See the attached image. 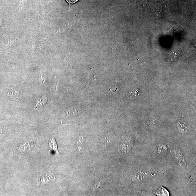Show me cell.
<instances>
[{"mask_svg":"<svg viewBox=\"0 0 196 196\" xmlns=\"http://www.w3.org/2000/svg\"><path fill=\"white\" fill-rule=\"evenodd\" d=\"M130 148V142L128 139H123L120 146V151L122 153L129 152Z\"/></svg>","mask_w":196,"mask_h":196,"instance_id":"cell-1","label":"cell"},{"mask_svg":"<svg viewBox=\"0 0 196 196\" xmlns=\"http://www.w3.org/2000/svg\"><path fill=\"white\" fill-rule=\"evenodd\" d=\"M84 135L83 133L79 134L77 140V148L79 152H81L84 150Z\"/></svg>","mask_w":196,"mask_h":196,"instance_id":"cell-2","label":"cell"},{"mask_svg":"<svg viewBox=\"0 0 196 196\" xmlns=\"http://www.w3.org/2000/svg\"><path fill=\"white\" fill-rule=\"evenodd\" d=\"M106 179L105 178H103L101 180H100V181L98 182L96 184H94V185L93 186L92 189H91V193H93L95 192L98 190L101 185L104 183L106 181Z\"/></svg>","mask_w":196,"mask_h":196,"instance_id":"cell-3","label":"cell"},{"mask_svg":"<svg viewBox=\"0 0 196 196\" xmlns=\"http://www.w3.org/2000/svg\"><path fill=\"white\" fill-rule=\"evenodd\" d=\"M139 91L137 90H135L134 91H131L129 92L128 94V96L130 99H133L134 98L137 97L139 95Z\"/></svg>","mask_w":196,"mask_h":196,"instance_id":"cell-4","label":"cell"},{"mask_svg":"<svg viewBox=\"0 0 196 196\" xmlns=\"http://www.w3.org/2000/svg\"><path fill=\"white\" fill-rule=\"evenodd\" d=\"M113 135L114 134L112 133H107L105 137V140L106 141V144H109L110 142L112 141L113 139Z\"/></svg>","mask_w":196,"mask_h":196,"instance_id":"cell-5","label":"cell"},{"mask_svg":"<svg viewBox=\"0 0 196 196\" xmlns=\"http://www.w3.org/2000/svg\"><path fill=\"white\" fill-rule=\"evenodd\" d=\"M162 14H163V11H162V8H159L156 12L155 16L157 18H159L161 17Z\"/></svg>","mask_w":196,"mask_h":196,"instance_id":"cell-6","label":"cell"},{"mask_svg":"<svg viewBox=\"0 0 196 196\" xmlns=\"http://www.w3.org/2000/svg\"><path fill=\"white\" fill-rule=\"evenodd\" d=\"M69 4H72L76 3L78 0H66Z\"/></svg>","mask_w":196,"mask_h":196,"instance_id":"cell-7","label":"cell"}]
</instances>
